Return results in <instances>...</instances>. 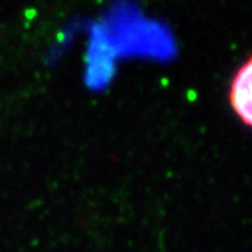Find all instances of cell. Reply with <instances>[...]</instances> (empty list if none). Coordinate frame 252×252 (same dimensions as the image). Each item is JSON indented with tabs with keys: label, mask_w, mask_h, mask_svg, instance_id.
<instances>
[{
	"label": "cell",
	"mask_w": 252,
	"mask_h": 252,
	"mask_svg": "<svg viewBox=\"0 0 252 252\" xmlns=\"http://www.w3.org/2000/svg\"><path fill=\"white\" fill-rule=\"evenodd\" d=\"M252 61L248 58L238 67L231 79L228 90V102L234 114L244 125L250 127L252 124Z\"/></svg>",
	"instance_id": "6da1fadb"
}]
</instances>
